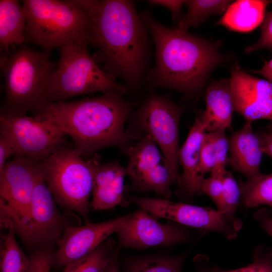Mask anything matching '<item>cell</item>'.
<instances>
[{"mask_svg": "<svg viewBox=\"0 0 272 272\" xmlns=\"http://www.w3.org/2000/svg\"><path fill=\"white\" fill-rule=\"evenodd\" d=\"M90 20L89 41L105 71L127 85L140 84L149 54L148 29L133 3L125 0L77 1Z\"/></svg>", "mask_w": 272, "mask_h": 272, "instance_id": "1", "label": "cell"}, {"mask_svg": "<svg viewBox=\"0 0 272 272\" xmlns=\"http://www.w3.org/2000/svg\"><path fill=\"white\" fill-rule=\"evenodd\" d=\"M123 94L110 91L76 101L48 102L34 115L45 118L70 136L82 157L110 146L125 149L139 138L125 129L131 105Z\"/></svg>", "mask_w": 272, "mask_h": 272, "instance_id": "2", "label": "cell"}, {"mask_svg": "<svg viewBox=\"0 0 272 272\" xmlns=\"http://www.w3.org/2000/svg\"><path fill=\"white\" fill-rule=\"evenodd\" d=\"M141 18L155 46V65L148 77L149 81L188 95L199 93L223 60L218 43L164 26L147 12Z\"/></svg>", "mask_w": 272, "mask_h": 272, "instance_id": "3", "label": "cell"}, {"mask_svg": "<svg viewBox=\"0 0 272 272\" xmlns=\"http://www.w3.org/2000/svg\"><path fill=\"white\" fill-rule=\"evenodd\" d=\"M48 51L39 52L24 47L3 55L1 69L5 80L4 102L1 114H35L46 104V92L54 70Z\"/></svg>", "mask_w": 272, "mask_h": 272, "instance_id": "4", "label": "cell"}, {"mask_svg": "<svg viewBox=\"0 0 272 272\" xmlns=\"http://www.w3.org/2000/svg\"><path fill=\"white\" fill-rule=\"evenodd\" d=\"M23 4L26 41L48 52L78 41L89 42V17L76 0H25Z\"/></svg>", "mask_w": 272, "mask_h": 272, "instance_id": "5", "label": "cell"}, {"mask_svg": "<svg viewBox=\"0 0 272 272\" xmlns=\"http://www.w3.org/2000/svg\"><path fill=\"white\" fill-rule=\"evenodd\" d=\"M89 42L78 41L60 48V59L47 88L48 102H64L75 96L97 92L116 91L124 93L126 86L118 83L101 69L90 56Z\"/></svg>", "mask_w": 272, "mask_h": 272, "instance_id": "6", "label": "cell"}, {"mask_svg": "<svg viewBox=\"0 0 272 272\" xmlns=\"http://www.w3.org/2000/svg\"><path fill=\"white\" fill-rule=\"evenodd\" d=\"M42 176L55 200L89 223V199L93 173L87 161L75 149L62 146L40 162Z\"/></svg>", "mask_w": 272, "mask_h": 272, "instance_id": "7", "label": "cell"}, {"mask_svg": "<svg viewBox=\"0 0 272 272\" xmlns=\"http://www.w3.org/2000/svg\"><path fill=\"white\" fill-rule=\"evenodd\" d=\"M41 168L40 162L17 156L0 173L1 227L19 236L29 223L32 199Z\"/></svg>", "mask_w": 272, "mask_h": 272, "instance_id": "8", "label": "cell"}, {"mask_svg": "<svg viewBox=\"0 0 272 272\" xmlns=\"http://www.w3.org/2000/svg\"><path fill=\"white\" fill-rule=\"evenodd\" d=\"M0 135L15 155L40 162L63 146L66 134L39 114L33 116L1 114Z\"/></svg>", "mask_w": 272, "mask_h": 272, "instance_id": "9", "label": "cell"}, {"mask_svg": "<svg viewBox=\"0 0 272 272\" xmlns=\"http://www.w3.org/2000/svg\"><path fill=\"white\" fill-rule=\"evenodd\" d=\"M182 112L168 96L157 94L150 96L138 111L140 127L160 149L179 187L178 132Z\"/></svg>", "mask_w": 272, "mask_h": 272, "instance_id": "10", "label": "cell"}, {"mask_svg": "<svg viewBox=\"0 0 272 272\" xmlns=\"http://www.w3.org/2000/svg\"><path fill=\"white\" fill-rule=\"evenodd\" d=\"M128 161L127 174L132 187L142 191H153L164 198L172 195L171 186L176 180L160 149L148 134L125 149Z\"/></svg>", "mask_w": 272, "mask_h": 272, "instance_id": "11", "label": "cell"}, {"mask_svg": "<svg viewBox=\"0 0 272 272\" xmlns=\"http://www.w3.org/2000/svg\"><path fill=\"white\" fill-rule=\"evenodd\" d=\"M55 202L41 170L33 192L30 221L19 236L27 246L34 251L57 245L68 226Z\"/></svg>", "mask_w": 272, "mask_h": 272, "instance_id": "12", "label": "cell"}, {"mask_svg": "<svg viewBox=\"0 0 272 272\" xmlns=\"http://www.w3.org/2000/svg\"><path fill=\"white\" fill-rule=\"evenodd\" d=\"M129 201L156 218L167 219L183 225L221 233L229 239L240 229L217 210L170 201L168 199L132 196Z\"/></svg>", "mask_w": 272, "mask_h": 272, "instance_id": "13", "label": "cell"}, {"mask_svg": "<svg viewBox=\"0 0 272 272\" xmlns=\"http://www.w3.org/2000/svg\"><path fill=\"white\" fill-rule=\"evenodd\" d=\"M234 111L246 122L272 120V83L252 76L236 64L229 78Z\"/></svg>", "mask_w": 272, "mask_h": 272, "instance_id": "14", "label": "cell"}, {"mask_svg": "<svg viewBox=\"0 0 272 272\" xmlns=\"http://www.w3.org/2000/svg\"><path fill=\"white\" fill-rule=\"evenodd\" d=\"M129 215L108 221L66 226L57 244L53 265L65 267L93 251L125 223Z\"/></svg>", "mask_w": 272, "mask_h": 272, "instance_id": "15", "label": "cell"}, {"mask_svg": "<svg viewBox=\"0 0 272 272\" xmlns=\"http://www.w3.org/2000/svg\"><path fill=\"white\" fill-rule=\"evenodd\" d=\"M116 233L120 247L136 249L172 245L183 242L187 238L179 227L161 224L142 209L129 215Z\"/></svg>", "mask_w": 272, "mask_h": 272, "instance_id": "16", "label": "cell"}, {"mask_svg": "<svg viewBox=\"0 0 272 272\" xmlns=\"http://www.w3.org/2000/svg\"><path fill=\"white\" fill-rule=\"evenodd\" d=\"M88 161L93 173L92 210H109L121 203L126 168L116 161L103 164L97 154Z\"/></svg>", "mask_w": 272, "mask_h": 272, "instance_id": "17", "label": "cell"}, {"mask_svg": "<svg viewBox=\"0 0 272 272\" xmlns=\"http://www.w3.org/2000/svg\"><path fill=\"white\" fill-rule=\"evenodd\" d=\"M230 157L227 163L247 179L260 174L262 157L259 138L253 131L251 122H246L228 140Z\"/></svg>", "mask_w": 272, "mask_h": 272, "instance_id": "18", "label": "cell"}, {"mask_svg": "<svg viewBox=\"0 0 272 272\" xmlns=\"http://www.w3.org/2000/svg\"><path fill=\"white\" fill-rule=\"evenodd\" d=\"M206 132L199 118L191 127L187 138L179 149L178 164L182 168L180 175V187L189 196L200 191L204 176L199 171L200 152L202 139Z\"/></svg>", "mask_w": 272, "mask_h": 272, "instance_id": "19", "label": "cell"}, {"mask_svg": "<svg viewBox=\"0 0 272 272\" xmlns=\"http://www.w3.org/2000/svg\"><path fill=\"white\" fill-rule=\"evenodd\" d=\"M234 111L229 79L212 81L206 93V109L199 118L207 132L230 128Z\"/></svg>", "mask_w": 272, "mask_h": 272, "instance_id": "20", "label": "cell"}, {"mask_svg": "<svg viewBox=\"0 0 272 272\" xmlns=\"http://www.w3.org/2000/svg\"><path fill=\"white\" fill-rule=\"evenodd\" d=\"M269 0H238L233 1L217 25L229 30L248 32L261 25Z\"/></svg>", "mask_w": 272, "mask_h": 272, "instance_id": "21", "label": "cell"}, {"mask_svg": "<svg viewBox=\"0 0 272 272\" xmlns=\"http://www.w3.org/2000/svg\"><path fill=\"white\" fill-rule=\"evenodd\" d=\"M26 16L23 6L16 0L0 1V46L5 53L10 46L26 41Z\"/></svg>", "mask_w": 272, "mask_h": 272, "instance_id": "22", "label": "cell"}, {"mask_svg": "<svg viewBox=\"0 0 272 272\" xmlns=\"http://www.w3.org/2000/svg\"><path fill=\"white\" fill-rule=\"evenodd\" d=\"M234 1L188 0L185 5L187 8L185 15L177 22L176 27L187 32L190 27H197L210 17L224 15Z\"/></svg>", "mask_w": 272, "mask_h": 272, "instance_id": "23", "label": "cell"}, {"mask_svg": "<svg viewBox=\"0 0 272 272\" xmlns=\"http://www.w3.org/2000/svg\"><path fill=\"white\" fill-rule=\"evenodd\" d=\"M239 185L241 199L246 207H272V173L261 174L254 178L240 181Z\"/></svg>", "mask_w": 272, "mask_h": 272, "instance_id": "24", "label": "cell"}, {"mask_svg": "<svg viewBox=\"0 0 272 272\" xmlns=\"http://www.w3.org/2000/svg\"><path fill=\"white\" fill-rule=\"evenodd\" d=\"M114 244L107 239L91 253L64 267L63 272H106L115 254Z\"/></svg>", "mask_w": 272, "mask_h": 272, "instance_id": "25", "label": "cell"}, {"mask_svg": "<svg viewBox=\"0 0 272 272\" xmlns=\"http://www.w3.org/2000/svg\"><path fill=\"white\" fill-rule=\"evenodd\" d=\"M15 233L9 229L3 236L1 250V272H26L30 258L22 251L15 238Z\"/></svg>", "mask_w": 272, "mask_h": 272, "instance_id": "26", "label": "cell"}, {"mask_svg": "<svg viewBox=\"0 0 272 272\" xmlns=\"http://www.w3.org/2000/svg\"><path fill=\"white\" fill-rule=\"evenodd\" d=\"M223 190L222 197V207L219 212L228 220L241 227V225L235 218V214L241 198V191L239 184L232 174L227 171L223 177Z\"/></svg>", "mask_w": 272, "mask_h": 272, "instance_id": "27", "label": "cell"}, {"mask_svg": "<svg viewBox=\"0 0 272 272\" xmlns=\"http://www.w3.org/2000/svg\"><path fill=\"white\" fill-rule=\"evenodd\" d=\"M183 258H154L142 259L131 265L129 272H180Z\"/></svg>", "mask_w": 272, "mask_h": 272, "instance_id": "28", "label": "cell"}, {"mask_svg": "<svg viewBox=\"0 0 272 272\" xmlns=\"http://www.w3.org/2000/svg\"><path fill=\"white\" fill-rule=\"evenodd\" d=\"M212 133L215 149V161L211 175L223 177L226 172L227 155L229 152V141L226 137L225 130H217Z\"/></svg>", "mask_w": 272, "mask_h": 272, "instance_id": "29", "label": "cell"}, {"mask_svg": "<svg viewBox=\"0 0 272 272\" xmlns=\"http://www.w3.org/2000/svg\"><path fill=\"white\" fill-rule=\"evenodd\" d=\"M206 272H272V252L258 249L254 253L253 261L249 265L238 269L223 270L217 267H209Z\"/></svg>", "mask_w": 272, "mask_h": 272, "instance_id": "30", "label": "cell"}, {"mask_svg": "<svg viewBox=\"0 0 272 272\" xmlns=\"http://www.w3.org/2000/svg\"><path fill=\"white\" fill-rule=\"evenodd\" d=\"M55 249L54 246L38 249L30 256V263L26 272H50L53 265Z\"/></svg>", "mask_w": 272, "mask_h": 272, "instance_id": "31", "label": "cell"}, {"mask_svg": "<svg viewBox=\"0 0 272 272\" xmlns=\"http://www.w3.org/2000/svg\"><path fill=\"white\" fill-rule=\"evenodd\" d=\"M215 161V144L212 132L203 135L200 152L199 171L202 176L213 170Z\"/></svg>", "mask_w": 272, "mask_h": 272, "instance_id": "32", "label": "cell"}, {"mask_svg": "<svg viewBox=\"0 0 272 272\" xmlns=\"http://www.w3.org/2000/svg\"><path fill=\"white\" fill-rule=\"evenodd\" d=\"M272 49V11L266 12L261 24V33L257 41L244 49L246 53Z\"/></svg>", "mask_w": 272, "mask_h": 272, "instance_id": "33", "label": "cell"}, {"mask_svg": "<svg viewBox=\"0 0 272 272\" xmlns=\"http://www.w3.org/2000/svg\"><path fill=\"white\" fill-rule=\"evenodd\" d=\"M223 177L210 175L203 179L200 191L209 196L215 203L219 212L222 207V197L223 190Z\"/></svg>", "mask_w": 272, "mask_h": 272, "instance_id": "34", "label": "cell"}, {"mask_svg": "<svg viewBox=\"0 0 272 272\" xmlns=\"http://www.w3.org/2000/svg\"><path fill=\"white\" fill-rule=\"evenodd\" d=\"M148 2L153 5L162 6L168 9L171 12L173 20L177 22L181 18V8L185 1L180 0H150Z\"/></svg>", "mask_w": 272, "mask_h": 272, "instance_id": "35", "label": "cell"}, {"mask_svg": "<svg viewBox=\"0 0 272 272\" xmlns=\"http://www.w3.org/2000/svg\"><path fill=\"white\" fill-rule=\"evenodd\" d=\"M15 152L10 143L0 135V173L4 170L8 158Z\"/></svg>", "mask_w": 272, "mask_h": 272, "instance_id": "36", "label": "cell"}, {"mask_svg": "<svg viewBox=\"0 0 272 272\" xmlns=\"http://www.w3.org/2000/svg\"><path fill=\"white\" fill-rule=\"evenodd\" d=\"M256 220L272 238V218L265 209L260 210L254 215Z\"/></svg>", "mask_w": 272, "mask_h": 272, "instance_id": "37", "label": "cell"}, {"mask_svg": "<svg viewBox=\"0 0 272 272\" xmlns=\"http://www.w3.org/2000/svg\"><path fill=\"white\" fill-rule=\"evenodd\" d=\"M258 138L262 153L272 157V131Z\"/></svg>", "mask_w": 272, "mask_h": 272, "instance_id": "38", "label": "cell"}, {"mask_svg": "<svg viewBox=\"0 0 272 272\" xmlns=\"http://www.w3.org/2000/svg\"><path fill=\"white\" fill-rule=\"evenodd\" d=\"M252 72L261 75L272 83V58L269 61H266L261 69Z\"/></svg>", "mask_w": 272, "mask_h": 272, "instance_id": "39", "label": "cell"}, {"mask_svg": "<svg viewBox=\"0 0 272 272\" xmlns=\"http://www.w3.org/2000/svg\"><path fill=\"white\" fill-rule=\"evenodd\" d=\"M115 257V254H114L106 272H120Z\"/></svg>", "mask_w": 272, "mask_h": 272, "instance_id": "40", "label": "cell"}]
</instances>
